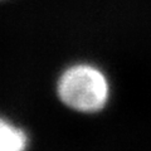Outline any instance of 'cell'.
<instances>
[{"label":"cell","mask_w":151,"mask_h":151,"mask_svg":"<svg viewBox=\"0 0 151 151\" xmlns=\"http://www.w3.org/2000/svg\"><path fill=\"white\" fill-rule=\"evenodd\" d=\"M28 145L25 131L0 116V151H27Z\"/></svg>","instance_id":"2"},{"label":"cell","mask_w":151,"mask_h":151,"mask_svg":"<svg viewBox=\"0 0 151 151\" xmlns=\"http://www.w3.org/2000/svg\"><path fill=\"white\" fill-rule=\"evenodd\" d=\"M58 94L68 107L81 112H97L108 100L107 78L91 64H76L65 69L58 82Z\"/></svg>","instance_id":"1"}]
</instances>
